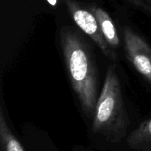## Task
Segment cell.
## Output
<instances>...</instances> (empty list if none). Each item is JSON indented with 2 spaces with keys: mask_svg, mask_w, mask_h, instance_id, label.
Listing matches in <instances>:
<instances>
[{
  "mask_svg": "<svg viewBox=\"0 0 151 151\" xmlns=\"http://www.w3.org/2000/svg\"><path fill=\"white\" fill-rule=\"evenodd\" d=\"M129 123L119 79L114 65H110L95 108L91 131L117 142L126 136Z\"/></svg>",
  "mask_w": 151,
  "mask_h": 151,
  "instance_id": "cell-2",
  "label": "cell"
},
{
  "mask_svg": "<svg viewBox=\"0 0 151 151\" xmlns=\"http://www.w3.org/2000/svg\"><path fill=\"white\" fill-rule=\"evenodd\" d=\"M60 44L72 88L83 113L94 116L97 100V73L92 53L82 35L75 29L60 31Z\"/></svg>",
  "mask_w": 151,
  "mask_h": 151,
  "instance_id": "cell-1",
  "label": "cell"
},
{
  "mask_svg": "<svg viewBox=\"0 0 151 151\" xmlns=\"http://www.w3.org/2000/svg\"><path fill=\"white\" fill-rule=\"evenodd\" d=\"M74 151H88V150H86V149H84V148H82V147H76L75 150H74Z\"/></svg>",
  "mask_w": 151,
  "mask_h": 151,
  "instance_id": "cell-9",
  "label": "cell"
},
{
  "mask_svg": "<svg viewBox=\"0 0 151 151\" xmlns=\"http://www.w3.org/2000/svg\"><path fill=\"white\" fill-rule=\"evenodd\" d=\"M52 5H55L56 2H57V0H47Z\"/></svg>",
  "mask_w": 151,
  "mask_h": 151,
  "instance_id": "cell-10",
  "label": "cell"
},
{
  "mask_svg": "<svg viewBox=\"0 0 151 151\" xmlns=\"http://www.w3.org/2000/svg\"><path fill=\"white\" fill-rule=\"evenodd\" d=\"M151 140V118L142 123L137 129L130 134L127 142L131 147H139Z\"/></svg>",
  "mask_w": 151,
  "mask_h": 151,
  "instance_id": "cell-7",
  "label": "cell"
},
{
  "mask_svg": "<svg viewBox=\"0 0 151 151\" xmlns=\"http://www.w3.org/2000/svg\"><path fill=\"white\" fill-rule=\"evenodd\" d=\"M0 111L1 151H25L22 145L9 128L1 108Z\"/></svg>",
  "mask_w": 151,
  "mask_h": 151,
  "instance_id": "cell-6",
  "label": "cell"
},
{
  "mask_svg": "<svg viewBox=\"0 0 151 151\" xmlns=\"http://www.w3.org/2000/svg\"><path fill=\"white\" fill-rule=\"evenodd\" d=\"M124 43L128 59L151 83V47L130 27L123 28Z\"/></svg>",
  "mask_w": 151,
  "mask_h": 151,
  "instance_id": "cell-4",
  "label": "cell"
},
{
  "mask_svg": "<svg viewBox=\"0 0 151 151\" xmlns=\"http://www.w3.org/2000/svg\"><path fill=\"white\" fill-rule=\"evenodd\" d=\"M89 10L94 13L95 17L97 18L102 33L111 48L114 50V49L119 47V35H118L114 24L109 13L103 8L94 4L89 5Z\"/></svg>",
  "mask_w": 151,
  "mask_h": 151,
  "instance_id": "cell-5",
  "label": "cell"
},
{
  "mask_svg": "<svg viewBox=\"0 0 151 151\" xmlns=\"http://www.w3.org/2000/svg\"><path fill=\"white\" fill-rule=\"evenodd\" d=\"M77 26L95 43L102 52L112 61L117 60V55L103 36L97 18L91 10L81 7L75 0H63Z\"/></svg>",
  "mask_w": 151,
  "mask_h": 151,
  "instance_id": "cell-3",
  "label": "cell"
},
{
  "mask_svg": "<svg viewBox=\"0 0 151 151\" xmlns=\"http://www.w3.org/2000/svg\"><path fill=\"white\" fill-rule=\"evenodd\" d=\"M147 1H148V2H149V3H151V0H147Z\"/></svg>",
  "mask_w": 151,
  "mask_h": 151,
  "instance_id": "cell-11",
  "label": "cell"
},
{
  "mask_svg": "<svg viewBox=\"0 0 151 151\" xmlns=\"http://www.w3.org/2000/svg\"><path fill=\"white\" fill-rule=\"evenodd\" d=\"M124 1L141 11L151 14V5L148 3L145 2L144 0H124Z\"/></svg>",
  "mask_w": 151,
  "mask_h": 151,
  "instance_id": "cell-8",
  "label": "cell"
}]
</instances>
